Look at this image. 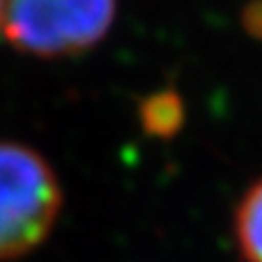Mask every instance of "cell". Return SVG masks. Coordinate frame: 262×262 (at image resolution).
<instances>
[{
    "mask_svg": "<svg viewBox=\"0 0 262 262\" xmlns=\"http://www.w3.org/2000/svg\"><path fill=\"white\" fill-rule=\"evenodd\" d=\"M236 238L245 262H262V179L245 192L236 210Z\"/></svg>",
    "mask_w": 262,
    "mask_h": 262,
    "instance_id": "obj_4",
    "label": "cell"
},
{
    "mask_svg": "<svg viewBox=\"0 0 262 262\" xmlns=\"http://www.w3.org/2000/svg\"><path fill=\"white\" fill-rule=\"evenodd\" d=\"M3 9H5V0H0V22H3Z\"/></svg>",
    "mask_w": 262,
    "mask_h": 262,
    "instance_id": "obj_6",
    "label": "cell"
},
{
    "mask_svg": "<svg viewBox=\"0 0 262 262\" xmlns=\"http://www.w3.org/2000/svg\"><path fill=\"white\" fill-rule=\"evenodd\" d=\"M243 29L249 37L262 42V0H249L241 13Z\"/></svg>",
    "mask_w": 262,
    "mask_h": 262,
    "instance_id": "obj_5",
    "label": "cell"
},
{
    "mask_svg": "<svg viewBox=\"0 0 262 262\" xmlns=\"http://www.w3.org/2000/svg\"><path fill=\"white\" fill-rule=\"evenodd\" d=\"M116 0H5L3 35L18 53L61 59L94 48L116 20Z\"/></svg>",
    "mask_w": 262,
    "mask_h": 262,
    "instance_id": "obj_2",
    "label": "cell"
},
{
    "mask_svg": "<svg viewBox=\"0 0 262 262\" xmlns=\"http://www.w3.org/2000/svg\"><path fill=\"white\" fill-rule=\"evenodd\" d=\"M61 210V186L35 149L0 140V260L42 245Z\"/></svg>",
    "mask_w": 262,
    "mask_h": 262,
    "instance_id": "obj_1",
    "label": "cell"
},
{
    "mask_svg": "<svg viewBox=\"0 0 262 262\" xmlns=\"http://www.w3.org/2000/svg\"><path fill=\"white\" fill-rule=\"evenodd\" d=\"M138 116L146 136L160 138V140H170L179 134L186 120L184 98L177 90L164 88L149 96H144L138 105Z\"/></svg>",
    "mask_w": 262,
    "mask_h": 262,
    "instance_id": "obj_3",
    "label": "cell"
}]
</instances>
